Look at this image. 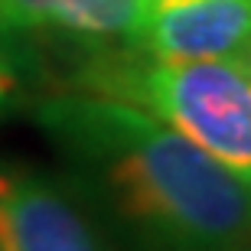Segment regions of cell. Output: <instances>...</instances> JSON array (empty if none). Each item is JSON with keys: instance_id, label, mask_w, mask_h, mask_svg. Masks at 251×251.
Segmentation results:
<instances>
[{"instance_id": "1", "label": "cell", "mask_w": 251, "mask_h": 251, "mask_svg": "<svg viewBox=\"0 0 251 251\" xmlns=\"http://www.w3.org/2000/svg\"><path fill=\"white\" fill-rule=\"evenodd\" d=\"M62 173L127 251L251 245V186L137 104L72 92L36 108Z\"/></svg>"}, {"instance_id": "2", "label": "cell", "mask_w": 251, "mask_h": 251, "mask_svg": "<svg viewBox=\"0 0 251 251\" xmlns=\"http://www.w3.org/2000/svg\"><path fill=\"white\" fill-rule=\"evenodd\" d=\"M78 88L137 104L251 186V78L238 62H170L140 49H98Z\"/></svg>"}, {"instance_id": "3", "label": "cell", "mask_w": 251, "mask_h": 251, "mask_svg": "<svg viewBox=\"0 0 251 251\" xmlns=\"http://www.w3.org/2000/svg\"><path fill=\"white\" fill-rule=\"evenodd\" d=\"M0 251H121L65 173L0 160Z\"/></svg>"}, {"instance_id": "4", "label": "cell", "mask_w": 251, "mask_h": 251, "mask_svg": "<svg viewBox=\"0 0 251 251\" xmlns=\"http://www.w3.org/2000/svg\"><path fill=\"white\" fill-rule=\"evenodd\" d=\"M130 46L170 62H238L251 49V0H147Z\"/></svg>"}, {"instance_id": "5", "label": "cell", "mask_w": 251, "mask_h": 251, "mask_svg": "<svg viewBox=\"0 0 251 251\" xmlns=\"http://www.w3.org/2000/svg\"><path fill=\"white\" fill-rule=\"evenodd\" d=\"M147 0H0V39L59 36L92 49L130 46Z\"/></svg>"}, {"instance_id": "6", "label": "cell", "mask_w": 251, "mask_h": 251, "mask_svg": "<svg viewBox=\"0 0 251 251\" xmlns=\"http://www.w3.org/2000/svg\"><path fill=\"white\" fill-rule=\"evenodd\" d=\"M20 98V72H17V62L10 56L3 43H0V118L13 108V101Z\"/></svg>"}, {"instance_id": "7", "label": "cell", "mask_w": 251, "mask_h": 251, "mask_svg": "<svg viewBox=\"0 0 251 251\" xmlns=\"http://www.w3.org/2000/svg\"><path fill=\"white\" fill-rule=\"evenodd\" d=\"M238 65H242V69H245V75H248V78H251V49H248V52H245L242 59H238Z\"/></svg>"}, {"instance_id": "8", "label": "cell", "mask_w": 251, "mask_h": 251, "mask_svg": "<svg viewBox=\"0 0 251 251\" xmlns=\"http://www.w3.org/2000/svg\"><path fill=\"white\" fill-rule=\"evenodd\" d=\"M238 251H251V245H248V248H238Z\"/></svg>"}]
</instances>
